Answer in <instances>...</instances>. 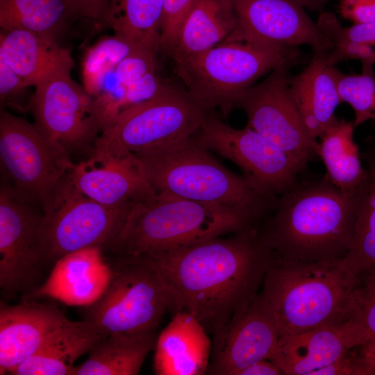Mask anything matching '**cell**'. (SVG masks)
<instances>
[{"instance_id":"cell-30","label":"cell","mask_w":375,"mask_h":375,"mask_svg":"<svg viewBox=\"0 0 375 375\" xmlns=\"http://www.w3.org/2000/svg\"><path fill=\"white\" fill-rule=\"evenodd\" d=\"M68 21L65 0H0L2 31L23 29L56 39Z\"/></svg>"},{"instance_id":"cell-18","label":"cell","mask_w":375,"mask_h":375,"mask_svg":"<svg viewBox=\"0 0 375 375\" xmlns=\"http://www.w3.org/2000/svg\"><path fill=\"white\" fill-rule=\"evenodd\" d=\"M69 319L56 305L0 306V374L10 373L33 356Z\"/></svg>"},{"instance_id":"cell-6","label":"cell","mask_w":375,"mask_h":375,"mask_svg":"<svg viewBox=\"0 0 375 375\" xmlns=\"http://www.w3.org/2000/svg\"><path fill=\"white\" fill-rule=\"evenodd\" d=\"M297 47L228 37L214 47L175 64L192 99L206 112L227 115L262 76L286 62L299 63Z\"/></svg>"},{"instance_id":"cell-41","label":"cell","mask_w":375,"mask_h":375,"mask_svg":"<svg viewBox=\"0 0 375 375\" xmlns=\"http://www.w3.org/2000/svg\"><path fill=\"white\" fill-rule=\"evenodd\" d=\"M340 15L353 24L375 22V0H340Z\"/></svg>"},{"instance_id":"cell-37","label":"cell","mask_w":375,"mask_h":375,"mask_svg":"<svg viewBox=\"0 0 375 375\" xmlns=\"http://www.w3.org/2000/svg\"><path fill=\"white\" fill-rule=\"evenodd\" d=\"M195 0H162L160 27V51L172 52L180 29Z\"/></svg>"},{"instance_id":"cell-13","label":"cell","mask_w":375,"mask_h":375,"mask_svg":"<svg viewBox=\"0 0 375 375\" xmlns=\"http://www.w3.org/2000/svg\"><path fill=\"white\" fill-rule=\"evenodd\" d=\"M294 62L283 63L251 86L235 107L244 110L249 127L287 153L303 169L318 156V141L308 133L290 96L288 79Z\"/></svg>"},{"instance_id":"cell-4","label":"cell","mask_w":375,"mask_h":375,"mask_svg":"<svg viewBox=\"0 0 375 375\" xmlns=\"http://www.w3.org/2000/svg\"><path fill=\"white\" fill-rule=\"evenodd\" d=\"M258 226L245 212L153 190L133 204L108 249L149 255Z\"/></svg>"},{"instance_id":"cell-12","label":"cell","mask_w":375,"mask_h":375,"mask_svg":"<svg viewBox=\"0 0 375 375\" xmlns=\"http://www.w3.org/2000/svg\"><path fill=\"white\" fill-rule=\"evenodd\" d=\"M69 69L56 72L41 81L31 97L29 110L35 124L69 153L90 152L101 133L94 99L71 76Z\"/></svg>"},{"instance_id":"cell-25","label":"cell","mask_w":375,"mask_h":375,"mask_svg":"<svg viewBox=\"0 0 375 375\" xmlns=\"http://www.w3.org/2000/svg\"><path fill=\"white\" fill-rule=\"evenodd\" d=\"M237 24L233 0H195L169 56L177 64L203 53L226 39Z\"/></svg>"},{"instance_id":"cell-31","label":"cell","mask_w":375,"mask_h":375,"mask_svg":"<svg viewBox=\"0 0 375 375\" xmlns=\"http://www.w3.org/2000/svg\"><path fill=\"white\" fill-rule=\"evenodd\" d=\"M317 24L333 43L326 53L328 61L333 65L349 59L358 60L362 65L375 63V22L353 24L344 27L331 12H322Z\"/></svg>"},{"instance_id":"cell-21","label":"cell","mask_w":375,"mask_h":375,"mask_svg":"<svg viewBox=\"0 0 375 375\" xmlns=\"http://www.w3.org/2000/svg\"><path fill=\"white\" fill-rule=\"evenodd\" d=\"M207 331L191 313L178 311L156 340L153 369L158 375L207 372L212 344Z\"/></svg>"},{"instance_id":"cell-33","label":"cell","mask_w":375,"mask_h":375,"mask_svg":"<svg viewBox=\"0 0 375 375\" xmlns=\"http://www.w3.org/2000/svg\"><path fill=\"white\" fill-rule=\"evenodd\" d=\"M341 102L349 103L353 112L355 127L375 121V75L373 65H362L360 74H345L340 71L338 77Z\"/></svg>"},{"instance_id":"cell-10","label":"cell","mask_w":375,"mask_h":375,"mask_svg":"<svg viewBox=\"0 0 375 375\" xmlns=\"http://www.w3.org/2000/svg\"><path fill=\"white\" fill-rule=\"evenodd\" d=\"M132 206L99 203L77 190L68 174L42 210L38 241L44 265L85 248L108 249Z\"/></svg>"},{"instance_id":"cell-8","label":"cell","mask_w":375,"mask_h":375,"mask_svg":"<svg viewBox=\"0 0 375 375\" xmlns=\"http://www.w3.org/2000/svg\"><path fill=\"white\" fill-rule=\"evenodd\" d=\"M206 112L186 90L171 84L159 94L121 112L101 132L95 147L136 155L192 137Z\"/></svg>"},{"instance_id":"cell-43","label":"cell","mask_w":375,"mask_h":375,"mask_svg":"<svg viewBox=\"0 0 375 375\" xmlns=\"http://www.w3.org/2000/svg\"><path fill=\"white\" fill-rule=\"evenodd\" d=\"M304 8L312 11H322L331 0H293Z\"/></svg>"},{"instance_id":"cell-22","label":"cell","mask_w":375,"mask_h":375,"mask_svg":"<svg viewBox=\"0 0 375 375\" xmlns=\"http://www.w3.org/2000/svg\"><path fill=\"white\" fill-rule=\"evenodd\" d=\"M355 346L348 322L282 335L269 360L284 375H312Z\"/></svg>"},{"instance_id":"cell-27","label":"cell","mask_w":375,"mask_h":375,"mask_svg":"<svg viewBox=\"0 0 375 375\" xmlns=\"http://www.w3.org/2000/svg\"><path fill=\"white\" fill-rule=\"evenodd\" d=\"M353 121L338 118L319 138L317 155L326 167L324 176L331 183L345 192L360 189L367 178L354 140Z\"/></svg>"},{"instance_id":"cell-16","label":"cell","mask_w":375,"mask_h":375,"mask_svg":"<svg viewBox=\"0 0 375 375\" xmlns=\"http://www.w3.org/2000/svg\"><path fill=\"white\" fill-rule=\"evenodd\" d=\"M237 27L228 36L283 47L306 44L328 52L333 43L293 0H233Z\"/></svg>"},{"instance_id":"cell-23","label":"cell","mask_w":375,"mask_h":375,"mask_svg":"<svg viewBox=\"0 0 375 375\" xmlns=\"http://www.w3.org/2000/svg\"><path fill=\"white\" fill-rule=\"evenodd\" d=\"M0 58L29 87L74 66L70 51L60 47L55 38L23 29L1 30Z\"/></svg>"},{"instance_id":"cell-29","label":"cell","mask_w":375,"mask_h":375,"mask_svg":"<svg viewBox=\"0 0 375 375\" xmlns=\"http://www.w3.org/2000/svg\"><path fill=\"white\" fill-rule=\"evenodd\" d=\"M162 0H109L100 26L136 44L160 51Z\"/></svg>"},{"instance_id":"cell-19","label":"cell","mask_w":375,"mask_h":375,"mask_svg":"<svg viewBox=\"0 0 375 375\" xmlns=\"http://www.w3.org/2000/svg\"><path fill=\"white\" fill-rule=\"evenodd\" d=\"M102 249L88 247L69 253L55 263L46 282L33 291L34 298L49 297L69 306H89L103 294L112 267L103 260Z\"/></svg>"},{"instance_id":"cell-24","label":"cell","mask_w":375,"mask_h":375,"mask_svg":"<svg viewBox=\"0 0 375 375\" xmlns=\"http://www.w3.org/2000/svg\"><path fill=\"white\" fill-rule=\"evenodd\" d=\"M106 337L90 322L69 320L33 356L17 365L15 375H73L75 361Z\"/></svg>"},{"instance_id":"cell-9","label":"cell","mask_w":375,"mask_h":375,"mask_svg":"<svg viewBox=\"0 0 375 375\" xmlns=\"http://www.w3.org/2000/svg\"><path fill=\"white\" fill-rule=\"evenodd\" d=\"M69 154L35 124L1 108V169L7 183L21 198L44 210L74 167Z\"/></svg>"},{"instance_id":"cell-42","label":"cell","mask_w":375,"mask_h":375,"mask_svg":"<svg viewBox=\"0 0 375 375\" xmlns=\"http://www.w3.org/2000/svg\"><path fill=\"white\" fill-rule=\"evenodd\" d=\"M238 375H284V373L274 362L263 359L243 368L238 373Z\"/></svg>"},{"instance_id":"cell-26","label":"cell","mask_w":375,"mask_h":375,"mask_svg":"<svg viewBox=\"0 0 375 375\" xmlns=\"http://www.w3.org/2000/svg\"><path fill=\"white\" fill-rule=\"evenodd\" d=\"M156 331L113 333L97 342L73 375H136L155 348Z\"/></svg>"},{"instance_id":"cell-39","label":"cell","mask_w":375,"mask_h":375,"mask_svg":"<svg viewBox=\"0 0 375 375\" xmlns=\"http://www.w3.org/2000/svg\"><path fill=\"white\" fill-rule=\"evenodd\" d=\"M169 84L156 74V71L145 74L142 78L124 87L122 111L155 97L162 92Z\"/></svg>"},{"instance_id":"cell-36","label":"cell","mask_w":375,"mask_h":375,"mask_svg":"<svg viewBox=\"0 0 375 375\" xmlns=\"http://www.w3.org/2000/svg\"><path fill=\"white\" fill-rule=\"evenodd\" d=\"M158 51L139 47L124 58L109 76L115 83L126 87L145 74L156 71Z\"/></svg>"},{"instance_id":"cell-35","label":"cell","mask_w":375,"mask_h":375,"mask_svg":"<svg viewBox=\"0 0 375 375\" xmlns=\"http://www.w3.org/2000/svg\"><path fill=\"white\" fill-rule=\"evenodd\" d=\"M312 375H375V351L365 344L352 346Z\"/></svg>"},{"instance_id":"cell-28","label":"cell","mask_w":375,"mask_h":375,"mask_svg":"<svg viewBox=\"0 0 375 375\" xmlns=\"http://www.w3.org/2000/svg\"><path fill=\"white\" fill-rule=\"evenodd\" d=\"M362 156L367 163V178L358 204L353 241L342 259L358 278L375 272V131L365 140Z\"/></svg>"},{"instance_id":"cell-3","label":"cell","mask_w":375,"mask_h":375,"mask_svg":"<svg viewBox=\"0 0 375 375\" xmlns=\"http://www.w3.org/2000/svg\"><path fill=\"white\" fill-rule=\"evenodd\" d=\"M359 281L342 260L286 262L276 259L260 292L277 318L282 336L349 322Z\"/></svg>"},{"instance_id":"cell-34","label":"cell","mask_w":375,"mask_h":375,"mask_svg":"<svg viewBox=\"0 0 375 375\" xmlns=\"http://www.w3.org/2000/svg\"><path fill=\"white\" fill-rule=\"evenodd\" d=\"M348 323L355 345L365 344L375 351V272L360 278Z\"/></svg>"},{"instance_id":"cell-15","label":"cell","mask_w":375,"mask_h":375,"mask_svg":"<svg viewBox=\"0 0 375 375\" xmlns=\"http://www.w3.org/2000/svg\"><path fill=\"white\" fill-rule=\"evenodd\" d=\"M280 337L277 318L259 292L213 338L207 374L238 375L250 364L268 360Z\"/></svg>"},{"instance_id":"cell-1","label":"cell","mask_w":375,"mask_h":375,"mask_svg":"<svg viewBox=\"0 0 375 375\" xmlns=\"http://www.w3.org/2000/svg\"><path fill=\"white\" fill-rule=\"evenodd\" d=\"M146 256L161 278L169 310L191 313L213 338L258 294L276 260L258 226Z\"/></svg>"},{"instance_id":"cell-17","label":"cell","mask_w":375,"mask_h":375,"mask_svg":"<svg viewBox=\"0 0 375 375\" xmlns=\"http://www.w3.org/2000/svg\"><path fill=\"white\" fill-rule=\"evenodd\" d=\"M69 178L83 195L108 206L132 205L153 191L135 155L99 148L88 159L75 164Z\"/></svg>"},{"instance_id":"cell-2","label":"cell","mask_w":375,"mask_h":375,"mask_svg":"<svg viewBox=\"0 0 375 375\" xmlns=\"http://www.w3.org/2000/svg\"><path fill=\"white\" fill-rule=\"evenodd\" d=\"M363 186L349 192L325 176L297 181L278 197L272 215L259 228L262 238L280 261L342 260L353 241Z\"/></svg>"},{"instance_id":"cell-32","label":"cell","mask_w":375,"mask_h":375,"mask_svg":"<svg viewBox=\"0 0 375 375\" xmlns=\"http://www.w3.org/2000/svg\"><path fill=\"white\" fill-rule=\"evenodd\" d=\"M139 47H143L117 34L103 38L90 47L82 62L83 83L86 91L93 97L97 96L118 64Z\"/></svg>"},{"instance_id":"cell-11","label":"cell","mask_w":375,"mask_h":375,"mask_svg":"<svg viewBox=\"0 0 375 375\" xmlns=\"http://www.w3.org/2000/svg\"><path fill=\"white\" fill-rule=\"evenodd\" d=\"M192 138L203 148L234 162L256 189L273 198H278L294 186L303 169L248 126L237 129L217 117L207 116Z\"/></svg>"},{"instance_id":"cell-20","label":"cell","mask_w":375,"mask_h":375,"mask_svg":"<svg viewBox=\"0 0 375 375\" xmlns=\"http://www.w3.org/2000/svg\"><path fill=\"white\" fill-rule=\"evenodd\" d=\"M326 53L313 52L303 70L288 79L290 96L315 140L336 121L335 111L342 103L338 86L340 70L328 61Z\"/></svg>"},{"instance_id":"cell-7","label":"cell","mask_w":375,"mask_h":375,"mask_svg":"<svg viewBox=\"0 0 375 375\" xmlns=\"http://www.w3.org/2000/svg\"><path fill=\"white\" fill-rule=\"evenodd\" d=\"M112 272L103 294L88 306L85 319L106 336L156 331L169 310V301L151 259L118 256Z\"/></svg>"},{"instance_id":"cell-14","label":"cell","mask_w":375,"mask_h":375,"mask_svg":"<svg viewBox=\"0 0 375 375\" xmlns=\"http://www.w3.org/2000/svg\"><path fill=\"white\" fill-rule=\"evenodd\" d=\"M15 194L7 183L0 189V288L11 296L29 289L44 265L38 229L42 214Z\"/></svg>"},{"instance_id":"cell-5","label":"cell","mask_w":375,"mask_h":375,"mask_svg":"<svg viewBox=\"0 0 375 375\" xmlns=\"http://www.w3.org/2000/svg\"><path fill=\"white\" fill-rule=\"evenodd\" d=\"M135 156L156 192L235 209L258 222L273 210L278 199L224 167L192 136Z\"/></svg>"},{"instance_id":"cell-38","label":"cell","mask_w":375,"mask_h":375,"mask_svg":"<svg viewBox=\"0 0 375 375\" xmlns=\"http://www.w3.org/2000/svg\"><path fill=\"white\" fill-rule=\"evenodd\" d=\"M29 86L0 58V106L1 108H11L23 113L29 110L27 99Z\"/></svg>"},{"instance_id":"cell-40","label":"cell","mask_w":375,"mask_h":375,"mask_svg":"<svg viewBox=\"0 0 375 375\" xmlns=\"http://www.w3.org/2000/svg\"><path fill=\"white\" fill-rule=\"evenodd\" d=\"M108 3L109 0H65L68 19H86L100 26Z\"/></svg>"}]
</instances>
